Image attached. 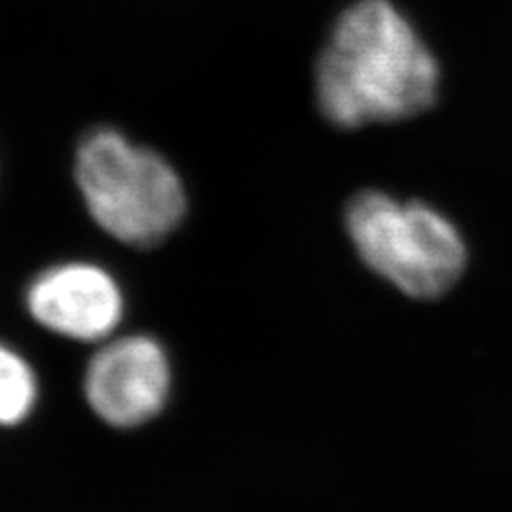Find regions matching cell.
Segmentation results:
<instances>
[{"instance_id":"cell-1","label":"cell","mask_w":512,"mask_h":512,"mask_svg":"<svg viewBox=\"0 0 512 512\" xmlns=\"http://www.w3.org/2000/svg\"><path fill=\"white\" fill-rule=\"evenodd\" d=\"M438 88L434 54L389 0L348 7L316 64L318 107L340 128L419 116Z\"/></svg>"},{"instance_id":"cell-2","label":"cell","mask_w":512,"mask_h":512,"mask_svg":"<svg viewBox=\"0 0 512 512\" xmlns=\"http://www.w3.org/2000/svg\"><path fill=\"white\" fill-rule=\"evenodd\" d=\"M75 180L90 216L118 242L152 248L180 227L186 192L167 160L101 128L75 156Z\"/></svg>"},{"instance_id":"cell-3","label":"cell","mask_w":512,"mask_h":512,"mask_svg":"<svg viewBox=\"0 0 512 512\" xmlns=\"http://www.w3.org/2000/svg\"><path fill=\"white\" fill-rule=\"evenodd\" d=\"M346 231L374 274L414 299H438L461 280L468 250L434 207L367 190L346 207Z\"/></svg>"},{"instance_id":"cell-4","label":"cell","mask_w":512,"mask_h":512,"mask_svg":"<svg viewBox=\"0 0 512 512\" xmlns=\"http://www.w3.org/2000/svg\"><path fill=\"white\" fill-rule=\"evenodd\" d=\"M171 384V361L163 344L152 335H114L86 367L84 397L105 425L137 429L165 410Z\"/></svg>"},{"instance_id":"cell-5","label":"cell","mask_w":512,"mask_h":512,"mask_svg":"<svg viewBox=\"0 0 512 512\" xmlns=\"http://www.w3.org/2000/svg\"><path fill=\"white\" fill-rule=\"evenodd\" d=\"M26 310L58 338L103 344L124 318V293L107 269L86 261L60 263L30 282Z\"/></svg>"},{"instance_id":"cell-6","label":"cell","mask_w":512,"mask_h":512,"mask_svg":"<svg viewBox=\"0 0 512 512\" xmlns=\"http://www.w3.org/2000/svg\"><path fill=\"white\" fill-rule=\"evenodd\" d=\"M39 378L24 355L0 342V427H18L35 412Z\"/></svg>"}]
</instances>
